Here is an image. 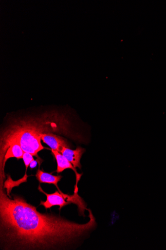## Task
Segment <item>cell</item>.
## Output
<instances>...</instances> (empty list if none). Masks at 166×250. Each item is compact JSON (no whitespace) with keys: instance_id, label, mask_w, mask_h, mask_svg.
<instances>
[{"instance_id":"cell-8","label":"cell","mask_w":166,"mask_h":250,"mask_svg":"<svg viewBox=\"0 0 166 250\" xmlns=\"http://www.w3.org/2000/svg\"><path fill=\"white\" fill-rule=\"evenodd\" d=\"M36 176L40 183L53 184L59 189L57 184L62 178V176L53 175L51 173L45 172L42 170L38 169Z\"/></svg>"},{"instance_id":"cell-4","label":"cell","mask_w":166,"mask_h":250,"mask_svg":"<svg viewBox=\"0 0 166 250\" xmlns=\"http://www.w3.org/2000/svg\"><path fill=\"white\" fill-rule=\"evenodd\" d=\"M41 139L44 143L51 148L52 150L60 152L63 147L70 148L69 145L63 138L53 133H43L41 135Z\"/></svg>"},{"instance_id":"cell-7","label":"cell","mask_w":166,"mask_h":250,"mask_svg":"<svg viewBox=\"0 0 166 250\" xmlns=\"http://www.w3.org/2000/svg\"><path fill=\"white\" fill-rule=\"evenodd\" d=\"M23 153H24V151H23L18 144H12L6 151L3 162L1 163V171L2 170L4 173L5 164L8 159L15 157L18 160H19V159L22 158Z\"/></svg>"},{"instance_id":"cell-9","label":"cell","mask_w":166,"mask_h":250,"mask_svg":"<svg viewBox=\"0 0 166 250\" xmlns=\"http://www.w3.org/2000/svg\"><path fill=\"white\" fill-rule=\"evenodd\" d=\"M22 159L25 164L27 171L28 167H30V165L31 162L35 160L33 155L31 153L24 152V153H23Z\"/></svg>"},{"instance_id":"cell-3","label":"cell","mask_w":166,"mask_h":250,"mask_svg":"<svg viewBox=\"0 0 166 250\" xmlns=\"http://www.w3.org/2000/svg\"><path fill=\"white\" fill-rule=\"evenodd\" d=\"M38 190L46 196V200L45 201H41L40 203V206H43L46 210L55 206H59L60 210L62 208L70 203V202L66 201L63 194H60L58 191H56L53 194H47L42 190L40 186L38 187Z\"/></svg>"},{"instance_id":"cell-5","label":"cell","mask_w":166,"mask_h":250,"mask_svg":"<svg viewBox=\"0 0 166 250\" xmlns=\"http://www.w3.org/2000/svg\"><path fill=\"white\" fill-rule=\"evenodd\" d=\"M85 152V149L80 147H78L75 150L63 147L62 148L60 153L66 157L67 160L72 164L75 168L78 167L81 169L80 161Z\"/></svg>"},{"instance_id":"cell-6","label":"cell","mask_w":166,"mask_h":250,"mask_svg":"<svg viewBox=\"0 0 166 250\" xmlns=\"http://www.w3.org/2000/svg\"><path fill=\"white\" fill-rule=\"evenodd\" d=\"M57 164V169L56 172L57 173H60L66 169H71L76 172L77 182L79 180L81 175L78 174L75 168L71 164L61 153L59 152L52 150Z\"/></svg>"},{"instance_id":"cell-10","label":"cell","mask_w":166,"mask_h":250,"mask_svg":"<svg viewBox=\"0 0 166 250\" xmlns=\"http://www.w3.org/2000/svg\"><path fill=\"white\" fill-rule=\"evenodd\" d=\"M37 166V161L34 160L33 161L30 165V167L31 168H34Z\"/></svg>"},{"instance_id":"cell-1","label":"cell","mask_w":166,"mask_h":250,"mask_svg":"<svg viewBox=\"0 0 166 250\" xmlns=\"http://www.w3.org/2000/svg\"><path fill=\"white\" fill-rule=\"evenodd\" d=\"M0 186V246L2 250H67L95 229V218L80 224L42 214L22 197L11 198Z\"/></svg>"},{"instance_id":"cell-2","label":"cell","mask_w":166,"mask_h":250,"mask_svg":"<svg viewBox=\"0 0 166 250\" xmlns=\"http://www.w3.org/2000/svg\"><path fill=\"white\" fill-rule=\"evenodd\" d=\"M65 122L45 120L40 122L20 121L12 124L3 131L1 137V163L6 151L14 143L18 144L23 151L37 158L42 162L38 152L46 149L41 143V135L47 131H63Z\"/></svg>"}]
</instances>
